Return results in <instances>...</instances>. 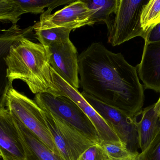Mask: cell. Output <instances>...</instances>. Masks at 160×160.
<instances>
[{"label":"cell","instance_id":"cell-1","mask_svg":"<svg viewBox=\"0 0 160 160\" xmlns=\"http://www.w3.org/2000/svg\"><path fill=\"white\" fill-rule=\"evenodd\" d=\"M78 64L84 93L132 116L142 109L144 90L137 67L129 64L122 54L95 42L79 55Z\"/></svg>","mask_w":160,"mask_h":160},{"label":"cell","instance_id":"cell-2","mask_svg":"<svg viewBox=\"0 0 160 160\" xmlns=\"http://www.w3.org/2000/svg\"><path fill=\"white\" fill-rule=\"evenodd\" d=\"M8 79L26 83L33 94H60L52 78L46 48L22 37L10 48L5 58Z\"/></svg>","mask_w":160,"mask_h":160},{"label":"cell","instance_id":"cell-3","mask_svg":"<svg viewBox=\"0 0 160 160\" xmlns=\"http://www.w3.org/2000/svg\"><path fill=\"white\" fill-rule=\"evenodd\" d=\"M6 106L15 119L59 156L43 118L42 110L34 101L11 87L7 95Z\"/></svg>","mask_w":160,"mask_h":160},{"label":"cell","instance_id":"cell-4","mask_svg":"<svg viewBox=\"0 0 160 160\" xmlns=\"http://www.w3.org/2000/svg\"><path fill=\"white\" fill-rule=\"evenodd\" d=\"M42 110L45 123L62 160H78L88 147L98 143L90 140L61 117L47 110Z\"/></svg>","mask_w":160,"mask_h":160},{"label":"cell","instance_id":"cell-5","mask_svg":"<svg viewBox=\"0 0 160 160\" xmlns=\"http://www.w3.org/2000/svg\"><path fill=\"white\" fill-rule=\"evenodd\" d=\"M149 0H118L115 17L107 25L108 42L113 46L146 34L141 27L140 18L144 5Z\"/></svg>","mask_w":160,"mask_h":160},{"label":"cell","instance_id":"cell-6","mask_svg":"<svg viewBox=\"0 0 160 160\" xmlns=\"http://www.w3.org/2000/svg\"><path fill=\"white\" fill-rule=\"evenodd\" d=\"M34 101L42 110H47L61 117L94 142L101 141L96 128L80 107L66 96L49 93L35 95Z\"/></svg>","mask_w":160,"mask_h":160},{"label":"cell","instance_id":"cell-7","mask_svg":"<svg viewBox=\"0 0 160 160\" xmlns=\"http://www.w3.org/2000/svg\"><path fill=\"white\" fill-rule=\"evenodd\" d=\"M86 100L99 114L113 130L128 150L134 156L139 154V135L134 116L108 106L83 92Z\"/></svg>","mask_w":160,"mask_h":160},{"label":"cell","instance_id":"cell-8","mask_svg":"<svg viewBox=\"0 0 160 160\" xmlns=\"http://www.w3.org/2000/svg\"><path fill=\"white\" fill-rule=\"evenodd\" d=\"M48 8L41 14L40 20L32 26L33 30L65 28L75 30L85 25H93L91 18L94 14L83 0H77L52 14Z\"/></svg>","mask_w":160,"mask_h":160},{"label":"cell","instance_id":"cell-9","mask_svg":"<svg viewBox=\"0 0 160 160\" xmlns=\"http://www.w3.org/2000/svg\"><path fill=\"white\" fill-rule=\"evenodd\" d=\"M45 48L52 69L69 85L75 89H78V54L70 39Z\"/></svg>","mask_w":160,"mask_h":160},{"label":"cell","instance_id":"cell-10","mask_svg":"<svg viewBox=\"0 0 160 160\" xmlns=\"http://www.w3.org/2000/svg\"><path fill=\"white\" fill-rule=\"evenodd\" d=\"M50 70L52 81L60 92L59 95L68 97L80 107L96 128L101 141L104 142H121L113 130L86 100L78 89H75L65 81L51 67Z\"/></svg>","mask_w":160,"mask_h":160},{"label":"cell","instance_id":"cell-11","mask_svg":"<svg viewBox=\"0 0 160 160\" xmlns=\"http://www.w3.org/2000/svg\"><path fill=\"white\" fill-rule=\"evenodd\" d=\"M0 152L3 160H26L28 149L14 117L0 109Z\"/></svg>","mask_w":160,"mask_h":160},{"label":"cell","instance_id":"cell-12","mask_svg":"<svg viewBox=\"0 0 160 160\" xmlns=\"http://www.w3.org/2000/svg\"><path fill=\"white\" fill-rule=\"evenodd\" d=\"M32 30V26L22 29L15 24L0 33V109L6 106L7 95L13 83L8 79L6 57L11 46L22 37H26Z\"/></svg>","mask_w":160,"mask_h":160},{"label":"cell","instance_id":"cell-13","mask_svg":"<svg viewBox=\"0 0 160 160\" xmlns=\"http://www.w3.org/2000/svg\"><path fill=\"white\" fill-rule=\"evenodd\" d=\"M136 67L145 89L160 93V41H145L142 60Z\"/></svg>","mask_w":160,"mask_h":160},{"label":"cell","instance_id":"cell-14","mask_svg":"<svg viewBox=\"0 0 160 160\" xmlns=\"http://www.w3.org/2000/svg\"><path fill=\"white\" fill-rule=\"evenodd\" d=\"M154 108L155 104L142 109L134 116L142 152L147 148L160 132V116Z\"/></svg>","mask_w":160,"mask_h":160},{"label":"cell","instance_id":"cell-15","mask_svg":"<svg viewBox=\"0 0 160 160\" xmlns=\"http://www.w3.org/2000/svg\"><path fill=\"white\" fill-rule=\"evenodd\" d=\"M14 119L28 149V157L26 160H62L32 132Z\"/></svg>","mask_w":160,"mask_h":160},{"label":"cell","instance_id":"cell-16","mask_svg":"<svg viewBox=\"0 0 160 160\" xmlns=\"http://www.w3.org/2000/svg\"><path fill=\"white\" fill-rule=\"evenodd\" d=\"M88 8L93 11L91 20L93 24L103 22L106 25L110 23V16L114 13L118 0H83Z\"/></svg>","mask_w":160,"mask_h":160},{"label":"cell","instance_id":"cell-17","mask_svg":"<svg viewBox=\"0 0 160 160\" xmlns=\"http://www.w3.org/2000/svg\"><path fill=\"white\" fill-rule=\"evenodd\" d=\"M140 23L146 35L156 26L160 24V0H149L144 5Z\"/></svg>","mask_w":160,"mask_h":160},{"label":"cell","instance_id":"cell-18","mask_svg":"<svg viewBox=\"0 0 160 160\" xmlns=\"http://www.w3.org/2000/svg\"><path fill=\"white\" fill-rule=\"evenodd\" d=\"M18 4L22 13H30L38 14L44 12V8H48L53 10L55 8L69 4L75 0H14Z\"/></svg>","mask_w":160,"mask_h":160},{"label":"cell","instance_id":"cell-19","mask_svg":"<svg viewBox=\"0 0 160 160\" xmlns=\"http://www.w3.org/2000/svg\"><path fill=\"white\" fill-rule=\"evenodd\" d=\"M72 30L65 28H53L35 30L37 39L44 47L69 39Z\"/></svg>","mask_w":160,"mask_h":160},{"label":"cell","instance_id":"cell-20","mask_svg":"<svg viewBox=\"0 0 160 160\" xmlns=\"http://www.w3.org/2000/svg\"><path fill=\"white\" fill-rule=\"evenodd\" d=\"M22 14L20 7L14 0H0V22L17 24Z\"/></svg>","mask_w":160,"mask_h":160},{"label":"cell","instance_id":"cell-21","mask_svg":"<svg viewBox=\"0 0 160 160\" xmlns=\"http://www.w3.org/2000/svg\"><path fill=\"white\" fill-rule=\"evenodd\" d=\"M99 144L102 147L109 159L118 160L134 157V156L131 153L126 146L121 142H101Z\"/></svg>","mask_w":160,"mask_h":160},{"label":"cell","instance_id":"cell-22","mask_svg":"<svg viewBox=\"0 0 160 160\" xmlns=\"http://www.w3.org/2000/svg\"><path fill=\"white\" fill-rule=\"evenodd\" d=\"M135 160H160V132L147 148L135 157Z\"/></svg>","mask_w":160,"mask_h":160},{"label":"cell","instance_id":"cell-23","mask_svg":"<svg viewBox=\"0 0 160 160\" xmlns=\"http://www.w3.org/2000/svg\"><path fill=\"white\" fill-rule=\"evenodd\" d=\"M109 158L105 154L99 143H96L88 147L79 157L78 160H108Z\"/></svg>","mask_w":160,"mask_h":160},{"label":"cell","instance_id":"cell-24","mask_svg":"<svg viewBox=\"0 0 160 160\" xmlns=\"http://www.w3.org/2000/svg\"><path fill=\"white\" fill-rule=\"evenodd\" d=\"M144 40L149 42L160 41V24L156 26L148 34Z\"/></svg>","mask_w":160,"mask_h":160},{"label":"cell","instance_id":"cell-25","mask_svg":"<svg viewBox=\"0 0 160 160\" xmlns=\"http://www.w3.org/2000/svg\"><path fill=\"white\" fill-rule=\"evenodd\" d=\"M154 109H155V111H156V112L160 116V96L158 101L156 103H155Z\"/></svg>","mask_w":160,"mask_h":160},{"label":"cell","instance_id":"cell-26","mask_svg":"<svg viewBox=\"0 0 160 160\" xmlns=\"http://www.w3.org/2000/svg\"><path fill=\"white\" fill-rule=\"evenodd\" d=\"M135 157H134L122 159H118V160L109 159L108 160H135Z\"/></svg>","mask_w":160,"mask_h":160},{"label":"cell","instance_id":"cell-27","mask_svg":"<svg viewBox=\"0 0 160 160\" xmlns=\"http://www.w3.org/2000/svg\"><path fill=\"white\" fill-rule=\"evenodd\" d=\"M2 157V155H1V152H0V158H1Z\"/></svg>","mask_w":160,"mask_h":160}]
</instances>
